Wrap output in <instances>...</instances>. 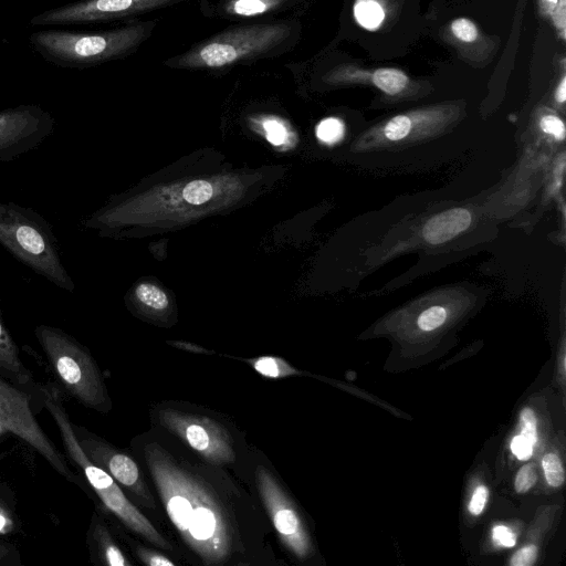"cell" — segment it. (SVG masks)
Returning a JSON list of instances; mask_svg holds the SVG:
<instances>
[{
  "label": "cell",
  "mask_w": 566,
  "mask_h": 566,
  "mask_svg": "<svg viewBox=\"0 0 566 566\" xmlns=\"http://www.w3.org/2000/svg\"><path fill=\"white\" fill-rule=\"evenodd\" d=\"M6 554H7V551L4 549V547L0 546V563L3 560V558H6L4 557Z\"/></svg>",
  "instance_id": "cell-39"
},
{
  "label": "cell",
  "mask_w": 566,
  "mask_h": 566,
  "mask_svg": "<svg viewBox=\"0 0 566 566\" xmlns=\"http://www.w3.org/2000/svg\"><path fill=\"white\" fill-rule=\"evenodd\" d=\"M488 497H489V491H488L486 486L479 485L474 490L471 501L469 503L470 513L472 515H480L485 507Z\"/></svg>",
  "instance_id": "cell-34"
},
{
  "label": "cell",
  "mask_w": 566,
  "mask_h": 566,
  "mask_svg": "<svg viewBox=\"0 0 566 566\" xmlns=\"http://www.w3.org/2000/svg\"><path fill=\"white\" fill-rule=\"evenodd\" d=\"M53 128V116L38 105L0 111V160H12L35 148Z\"/></svg>",
  "instance_id": "cell-11"
},
{
  "label": "cell",
  "mask_w": 566,
  "mask_h": 566,
  "mask_svg": "<svg viewBox=\"0 0 566 566\" xmlns=\"http://www.w3.org/2000/svg\"><path fill=\"white\" fill-rule=\"evenodd\" d=\"M553 97L558 107H564L566 101V62L564 55L557 61V82Z\"/></svg>",
  "instance_id": "cell-27"
},
{
  "label": "cell",
  "mask_w": 566,
  "mask_h": 566,
  "mask_svg": "<svg viewBox=\"0 0 566 566\" xmlns=\"http://www.w3.org/2000/svg\"><path fill=\"white\" fill-rule=\"evenodd\" d=\"M160 420L210 462L221 464L233 461L234 451L227 433L211 420L174 410L160 412Z\"/></svg>",
  "instance_id": "cell-13"
},
{
  "label": "cell",
  "mask_w": 566,
  "mask_h": 566,
  "mask_svg": "<svg viewBox=\"0 0 566 566\" xmlns=\"http://www.w3.org/2000/svg\"><path fill=\"white\" fill-rule=\"evenodd\" d=\"M0 243L57 287L74 291L75 284L63 265L51 226L32 209L0 201Z\"/></svg>",
  "instance_id": "cell-3"
},
{
  "label": "cell",
  "mask_w": 566,
  "mask_h": 566,
  "mask_svg": "<svg viewBox=\"0 0 566 566\" xmlns=\"http://www.w3.org/2000/svg\"><path fill=\"white\" fill-rule=\"evenodd\" d=\"M344 135V124L340 119L329 117L323 119L316 127V136L326 144H334L342 139Z\"/></svg>",
  "instance_id": "cell-25"
},
{
  "label": "cell",
  "mask_w": 566,
  "mask_h": 566,
  "mask_svg": "<svg viewBox=\"0 0 566 566\" xmlns=\"http://www.w3.org/2000/svg\"><path fill=\"white\" fill-rule=\"evenodd\" d=\"M324 81L336 86H371L395 101L418 98L432 91L428 81L413 78L401 69L367 67L354 62L334 66L325 74Z\"/></svg>",
  "instance_id": "cell-10"
},
{
  "label": "cell",
  "mask_w": 566,
  "mask_h": 566,
  "mask_svg": "<svg viewBox=\"0 0 566 566\" xmlns=\"http://www.w3.org/2000/svg\"><path fill=\"white\" fill-rule=\"evenodd\" d=\"M135 295L140 303L155 311L166 310L169 304L166 293L151 283L138 284Z\"/></svg>",
  "instance_id": "cell-20"
},
{
  "label": "cell",
  "mask_w": 566,
  "mask_h": 566,
  "mask_svg": "<svg viewBox=\"0 0 566 566\" xmlns=\"http://www.w3.org/2000/svg\"><path fill=\"white\" fill-rule=\"evenodd\" d=\"M12 528V520L4 509L0 506V533H9Z\"/></svg>",
  "instance_id": "cell-38"
},
{
  "label": "cell",
  "mask_w": 566,
  "mask_h": 566,
  "mask_svg": "<svg viewBox=\"0 0 566 566\" xmlns=\"http://www.w3.org/2000/svg\"><path fill=\"white\" fill-rule=\"evenodd\" d=\"M523 428L521 434L528 439L533 444L536 442V418L531 408H524L521 413Z\"/></svg>",
  "instance_id": "cell-31"
},
{
  "label": "cell",
  "mask_w": 566,
  "mask_h": 566,
  "mask_svg": "<svg viewBox=\"0 0 566 566\" xmlns=\"http://www.w3.org/2000/svg\"><path fill=\"white\" fill-rule=\"evenodd\" d=\"M534 444L523 434H517L512 439L511 450L520 460H527L533 453Z\"/></svg>",
  "instance_id": "cell-32"
},
{
  "label": "cell",
  "mask_w": 566,
  "mask_h": 566,
  "mask_svg": "<svg viewBox=\"0 0 566 566\" xmlns=\"http://www.w3.org/2000/svg\"><path fill=\"white\" fill-rule=\"evenodd\" d=\"M0 422L8 431L19 437L40 453L56 472L69 481L78 483L77 476L67 465L64 455L36 421L30 408L29 397L8 382L1 375Z\"/></svg>",
  "instance_id": "cell-7"
},
{
  "label": "cell",
  "mask_w": 566,
  "mask_h": 566,
  "mask_svg": "<svg viewBox=\"0 0 566 566\" xmlns=\"http://www.w3.org/2000/svg\"><path fill=\"white\" fill-rule=\"evenodd\" d=\"M537 557V547L530 545L517 551L511 558L510 564L513 566H531Z\"/></svg>",
  "instance_id": "cell-33"
},
{
  "label": "cell",
  "mask_w": 566,
  "mask_h": 566,
  "mask_svg": "<svg viewBox=\"0 0 566 566\" xmlns=\"http://www.w3.org/2000/svg\"><path fill=\"white\" fill-rule=\"evenodd\" d=\"M543 471L546 482L558 488L564 483L565 472L559 457L555 453H546L542 460Z\"/></svg>",
  "instance_id": "cell-23"
},
{
  "label": "cell",
  "mask_w": 566,
  "mask_h": 566,
  "mask_svg": "<svg viewBox=\"0 0 566 566\" xmlns=\"http://www.w3.org/2000/svg\"><path fill=\"white\" fill-rule=\"evenodd\" d=\"M155 22L130 23L96 32L43 30L30 44L45 61L60 67L85 69L133 53L151 33Z\"/></svg>",
  "instance_id": "cell-2"
},
{
  "label": "cell",
  "mask_w": 566,
  "mask_h": 566,
  "mask_svg": "<svg viewBox=\"0 0 566 566\" xmlns=\"http://www.w3.org/2000/svg\"><path fill=\"white\" fill-rule=\"evenodd\" d=\"M213 189L206 180L189 182L184 189V199L191 205H202L211 199Z\"/></svg>",
  "instance_id": "cell-24"
},
{
  "label": "cell",
  "mask_w": 566,
  "mask_h": 566,
  "mask_svg": "<svg viewBox=\"0 0 566 566\" xmlns=\"http://www.w3.org/2000/svg\"><path fill=\"white\" fill-rule=\"evenodd\" d=\"M286 0H227L223 11L229 17H258L275 9Z\"/></svg>",
  "instance_id": "cell-18"
},
{
  "label": "cell",
  "mask_w": 566,
  "mask_h": 566,
  "mask_svg": "<svg viewBox=\"0 0 566 566\" xmlns=\"http://www.w3.org/2000/svg\"><path fill=\"white\" fill-rule=\"evenodd\" d=\"M447 319V311L442 306H431L424 310L418 317V326L426 332L440 327Z\"/></svg>",
  "instance_id": "cell-26"
},
{
  "label": "cell",
  "mask_w": 566,
  "mask_h": 566,
  "mask_svg": "<svg viewBox=\"0 0 566 566\" xmlns=\"http://www.w3.org/2000/svg\"><path fill=\"white\" fill-rule=\"evenodd\" d=\"M551 22L556 31L557 38L565 42L566 40V0H558V3L551 17Z\"/></svg>",
  "instance_id": "cell-30"
},
{
  "label": "cell",
  "mask_w": 566,
  "mask_h": 566,
  "mask_svg": "<svg viewBox=\"0 0 566 566\" xmlns=\"http://www.w3.org/2000/svg\"><path fill=\"white\" fill-rule=\"evenodd\" d=\"M256 480L280 539L295 556L305 558L310 552V539L296 510L273 475L263 467L258 468Z\"/></svg>",
  "instance_id": "cell-12"
},
{
  "label": "cell",
  "mask_w": 566,
  "mask_h": 566,
  "mask_svg": "<svg viewBox=\"0 0 566 566\" xmlns=\"http://www.w3.org/2000/svg\"><path fill=\"white\" fill-rule=\"evenodd\" d=\"M8 430L4 428V426L0 422V434L7 432Z\"/></svg>",
  "instance_id": "cell-40"
},
{
  "label": "cell",
  "mask_w": 566,
  "mask_h": 566,
  "mask_svg": "<svg viewBox=\"0 0 566 566\" xmlns=\"http://www.w3.org/2000/svg\"><path fill=\"white\" fill-rule=\"evenodd\" d=\"M146 459L167 514L182 538L206 564L223 562L232 539L217 499L158 446L147 447Z\"/></svg>",
  "instance_id": "cell-1"
},
{
  "label": "cell",
  "mask_w": 566,
  "mask_h": 566,
  "mask_svg": "<svg viewBox=\"0 0 566 566\" xmlns=\"http://www.w3.org/2000/svg\"><path fill=\"white\" fill-rule=\"evenodd\" d=\"M536 480L537 475L534 465L525 464L516 473L514 488L516 492L524 493L535 484Z\"/></svg>",
  "instance_id": "cell-28"
},
{
  "label": "cell",
  "mask_w": 566,
  "mask_h": 566,
  "mask_svg": "<svg viewBox=\"0 0 566 566\" xmlns=\"http://www.w3.org/2000/svg\"><path fill=\"white\" fill-rule=\"evenodd\" d=\"M388 9L389 0H355L353 15L360 28L374 32L387 21Z\"/></svg>",
  "instance_id": "cell-17"
},
{
  "label": "cell",
  "mask_w": 566,
  "mask_h": 566,
  "mask_svg": "<svg viewBox=\"0 0 566 566\" xmlns=\"http://www.w3.org/2000/svg\"><path fill=\"white\" fill-rule=\"evenodd\" d=\"M538 12L544 19H551L558 3V0H537Z\"/></svg>",
  "instance_id": "cell-37"
},
{
  "label": "cell",
  "mask_w": 566,
  "mask_h": 566,
  "mask_svg": "<svg viewBox=\"0 0 566 566\" xmlns=\"http://www.w3.org/2000/svg\"><path fill=\"white\" fill-rule=\"evenodd\" d=\"M0 371L19 385L33 382L30 370L23 365L17 344L6 327L0 312Z\"/></svg>",
  "instance_id": "cell-16"
},
{
  "label": "cell",
  "mask_w": 566,
  "mask_h": 566,
  "mask_svg": "<svg viewBox=\"0 0 566 566\" xmlns=\"http://www.w3.org/2000/svg\"><path fill=\"white\" fill-rule=\"evenodd\" d=\"M95 538L99 553L106 564L111 566H125L128 564L120 549L111 541L103 527L96 526Z\"/></svg>",
  "instance_id": "cell-21"
},
{
  "label": "cell",
  "mask_w": 566,
  "mask_h": 566,
  "mask_svg": "<svg viewBox=\"0 0 566 566\" xmlns=\"http://www.w3.org/2000/svg\"><path fill=\"white\" fill-rule=\"evenodd\" d=\"M34 333L66 392L87 408L105 410L108 402L106 388L88 350L54 326L39 325Z\"/></svg>",
  "instance_id": "cell-6"
},
{
  "label": "cell",
  "mask_w": 566,
  "mask_h": 566,
  "mask_svg": "<svg viewBox=\"0 0 566 566\" xmlns=\"http://www.w3.org/2000/svg\"><path fill=\"white\" fill-rule=\"evenodd\" d=\"M289 23H256L229 28L166 64L190 70H217L261 57L285 43Z\"/></svg>",
  "instance_id": "cell-4"
},
{
  "label": "cell",
  "mask_w": 566,
  "mask_h": 566,
  "mask_svg": "<svg viewBox=\"0 0 566 566\" xmlns=\"http://www.w3.org/2000/svg\"><path fill=\"white\" fill-rule=\"evenodd\" d=\"M472 221L465 208L444 210L430 218L422 228V238L430 244H441L467 230Z\"/></svg>",
  "instance_id": "cell-15"
},
{
  "label": "cell",
  "mask_w": 566,
  "mask_h": 566,
  "mask_svg": "<svg viewBox=\"0 0 566 566\" xmlns=\"http://www.w3.org/2000/svg\"><path fill=\"white\" fill-rule=\"evenodd\" d=\"M184 0H78L31 18L32 25L107 22L165 8Z\"/></svg>",
  "instance_id": "cell-9"
},
{
  "label": "cell",
  "mask_w": 566,
  "mask_h": 566,
  "mask_svg": "<svg viewBox=\"0 0 566 566\" xmlns=\"http://www.w3.org/2000/svg\"><path fill=\"white\" fill-rule=\"evenodd\" d=\"M441 38L457 50L463 61L475 67L489 64L499 48L496 38L483 33L480 27L467 17L451 20L443 28Z\"/></svg>",
  "instance_id": "cell-14"
},
{
  "label": "cell",
  "mask_w": 566,
  "mask_h": 566,
  "mask_svg": "<svg viewBox=\"0 0 566 566\" xmlns=\"http://www.w3.org/2000/svg\"><path fill=\"white\" fill-rule=\"evenodd\" d=\"M493 539L505 547H512L516 543V536L515 534L503 525H497L493 528L492 532Z\"/></svg>",
  "instance_id": "cell-35"
},
{
  "label": "cell",
  "mask_w": 566,
  "mask_h": 566,
  "mask_svg": "<svg viewBox=\"0 0 566 566\" xmlns=\"http://www.w3.org/2000/svg\"><path fill=\"white\" fill-rule=\"evenodd\" d=\"M538 129L557 142L565 138V124L563 119L551 108L539 107L535 114Z\"/></svg>",
  "instance_id": "cell-19"
},
{
  "label": "cell",
  "mask_w": 566,
  "mask_h": 566,
  "mask_svg": "<svg viewBox=\"0 0 566 566\" xmlns=\"http://www.w3.org/2000/svg\"><path fill=\"white\" fill-rule=\"evenodd\" d=\"M463 107L461 102H447L397 114L366 132L359 147L433 135L455 123L463 114Z\"/></svg>",
  "instance_id": "cell-8"
},
{
  "label": "cell",
  "mask_w": 566,
  "mask_h": 566,
  "mask_svg": "<svg viewBox=\"0 0 566 566\" xmlns=\"http://www.w3.org/2000/svg\"><path fill=\"white\" fill-rule=\"evenodd\" d=\"M255 370L266 377L279 378L296 371L282 359L273 357H262L253 363Z\"/></svg>",
  "instance_id": "cell-22"
},
{
  "label": "cell",
  "mask_w": 566,
  "mask_h": 566,
  "mask_svg": "<svg viewBox=\"0 0 566 566\" xmlns=\"http://www.w3.org/2000/svg\"><path fill=\"white\" fill-rule=\"evenodd\" d=\"M266 138L270 143L273 145H282L286 137H287V130L285 126L275 119H268L263 124Z\"/></svg>",
  "instance_id": "cell-29"
},
{
  "label": "cell",
  "mask_w": 566,
  "mask_h": 566,
  "mask_svg": "<svg viewBox=\"0 0 566 566\" xmlns=\"http://www.w3.org/2000/svg\"><path fill=\"white\" fill-rule=\"evenodd\" d=\"M142 559L150 566H174L175 564L166 556L156 553H143Z\"/></svg>",
  "instance_id": "cell-36"
},
{
  "label": "cell",
  "mask_w": 566,
  "mask_h": 566,
  "mask_svg": "<svg viewBox=\"0 0 566 566\" xmlns=\"http://www.w3.org/2000/svg\"><path fill=\"white\" fill-rule=\"evenodd\" d=\"M42 391L45 408L56 423L67 455L82 470L104 505L132 531L143 535L156 545L167 546L165 539L150 522L124 495L113 476L93 463L83 451L74 431L73 422L55 390L44 387Z\"/></svg>",
  "instance_id": "cell-5"
}]
</instances>
